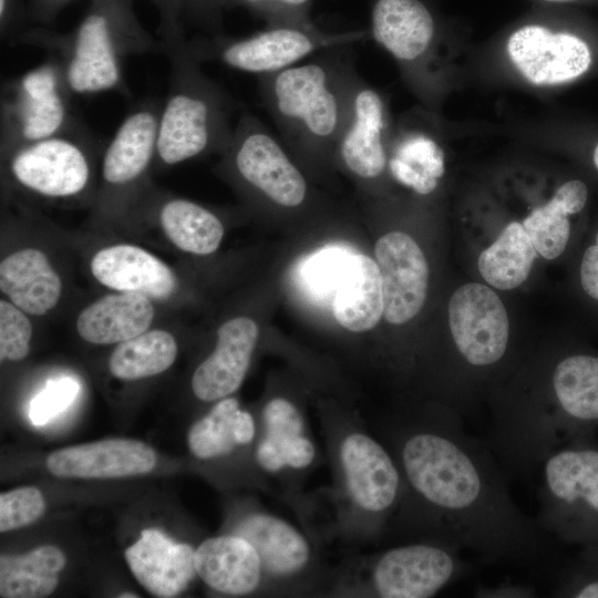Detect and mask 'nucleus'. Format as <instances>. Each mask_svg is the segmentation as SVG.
Returning <instances> with one entry per match:
<instances>
[{"mask_svg": "<svg viewBox=\"0 0 598 598\" xmlns=\"http://www.w3.org/2000/svg\"><path fill=\"white\" fill-rule=\"evenodd\" d=\"M589 195L586 181L570 178L558 186L546 204L534 209L523 220L540 256L551 260L566 250L573 230L571 217L586 209Z\"/></svg>", "mask_w": 598, "mask_h": 598, "instance_id": "obj_27", "label": "nucleus"}, {"mask_svg": "<svg viewBox=\"0 0 598 598\" xmlns=\"http://www.w3.org/2000/svg\"><path fill=\"white\" fill-rule=\"evenodd\" d=\"M522 223H509L477 260L480 274L494 288L509 290L522 285L537 257Z\"/></svg>", "mask_w": 598, "mask_h": 598, "instance_id": "obj_31", "label": "nucleus"}, {"mask_svg": "<svg viewBox=\"0 0 598 598\" xmlns=\"http://www.w3.org/2000/svg\"><path fill=\"white\" fill-rule=\"evenodd\" d=\"M332 311L346 329H372L383 316L382 281L377 261L353 252L332 298Z\"/></svg>", "mask_w": 598, "mask_h": 598, "instance_id": "obj_26", "label": "nucleus"}, {"mask_svg": "<svg viewBox=\"0 0 598 598\" xmlns=\"http://www.w3.org/2000/svg\"><path fill=\"white\" fill-rule=\"evenodd\" d=\"M254 435L251 415L239 409L236 399L227 398L192 426L188 446L196 457L212 458L229 453L236 445L249 443Z\"/></svg>", "mask_w": 598, "mask_h": 598, "instance_id": "obj_32", "label": "nucleus"}, {"mask_svg": "<svg viewBox=\"0 0 598 598\" xmlns=\"http://www.w3.org/2000/svg\"><path fill=\"white\" fill-rule=\"evenodd\" d=\"M350 45L328 49L285 70L258 76L262 103L287 148L305 159L334 158L359 75Z\"/></svg>", "mask_w": 598, "mask_h": 598, "instance_id": "obj_3", "label": "nucleus"}, {"mask_svg": "<svg viewBox=\"0 0 598 598\" xmlns=\"http://www.w3.org/2000/svg\"><path fill=\"white\" fill-rule=\"evenodd\" d=\"M236 535L254 546L261 566L271 574L290 575L308 561L306 539L292 526L274 516H249L238 526Z\"/></svg>", "mask_w": 598, "mask_h": 598, "instance_id": "obj_29", "label": "nucleus"}, {"mask_svg": "<svg viewBox=\"0 0 598 598\" xmlns=\"http://www.w3.org/2000/svg\"><path fill=\"white\" fill-rule=\"evenodd\" d=\"M458 548L437 540L384 553L373 569V584L384 598H426L458 580L471 568Z\"/></svg>", "mask_w": 598, "mask_h": 598, "instance_id": "obj_12", "label": "nucleus"}, {"mask_svg": "<svg viewBox=\"0 0 598 598\" xmlns=\"http://www.w3.org/2000/svg\"><path fill=\"white\" fill-rule=\"evenodd\" d=\"M280 140L243 112L223 153L245 185L272 205L295 209L307 200L308 183Z\"/></svg>", "mask_w": 598, "mask_h": 598, "instance_id": "obj_9", "label": "nucleus"}, {"mask_svg": "<svg viewBox=\"0 0 598 598\" xmlns=\"http://www.w3.org/2000/svg\"><path fill=\"white\" fill-rule=\"evenodd\" d=\"M65 566L64 554L55 546H41L20 555L0 557V596L40 598L58 586V574Z\"/></svg>", "mask_w": 598, "mask_h": 598, "instance_id": "obj_30", "label": "nucleus"}, {"mask_svg": "<svg viewBox=\"0 0 598 598\" xmlns=\"http://www.w3.org/2000/svg\"><path fill=\"white\" fill-rule=\"evenodd\" d=\"M554 594L558 597L598 598V548L585 547L580 561L560 571Z\"/></svg>", "mask_w": 598, "mask_h": 598, "instance_id": "obj_41", "label": "nucleus"}, {"mask_svg": "<svg viewBox=\"0 0 598 598\" xmlns=\"http://www.w3.org/2000/svg\"><path fill=\"white\" fill-rule=\"evenodd\" d=\"M72 0H30L28 18L37 25L49 27L53 24L61 11Z\"/></svg>", "mask_w": 598, "mask_h": 598, "instance_id": "obj_45", "label": "nucleus"}, {"mask_svg": "<svg viewBox=\"0 0 598 598\" xmlns=\"http://www.w3.org/2000/svg\"><path fill=\"white\" fill-rule=\"evenodd\" d=\"M547 381L544 395L502 400L494 412V440L522 468H535L553 450L587 437L598 424V354L565 355Z\"/></svg>", "mask_w": 598, "mask_h": 598, "instance_id": "obj_2", "label": "nucleus"}, {"mask_svg": "<svg viewBox=\"0 0 598 598\" xmlns=\"http://www.w3.org/2000/svg\"><path fill=\"white\" fill-rule=\"evenodd\" d=\"M25 16L22 0H0L1 37L12 35Z\"/></svg>", "mask_w": 598, "mask_h": 598, "instance_id": "obj_46", "label": "nucleus"}, {"mask_svg": "<svg viewBox=\"0 0 598 598\" xmlns=\"http://www.w3.org/2000/svg\"><path fill=\"white\" fill-rule=\"evenodd\" d=\"M0 289L22 311L42 316L58 303L62 283L42 251L25 248L1 261Z\"/></svg>", "mask_w": 598, "mask_h": 598, "instance_id": "obj_24", "label": "nucleus"}, {"mask_svg": "<svg viewBox=\"0 0 598 598\" xmlns=\"http://www.w3.org/2000/svg\"><path fill=\"white\" fill-rule=\"evenodd\" d=\"M183 12L185 19L207 29L220 23L221 10L216 0H183Z\"/></svg>", "mask_w": 598, "mask_h": 598, "instance_id": "obj_44", "label": "nucleus"}, {"mask_svg": "<svg viewBox=\"0 0 598 598\" xmlns=\"http://www.w3.org/2000/svg\"><path fill=\"white\" fill-rule=\"evenodd\" d=\"M354 251L341 246H328L308 257L299 278L306 292L320 302L331 301L341 276Z\"/></svg>", "mask_w": 598, "mask_h": 598, "instance_id": "obj_36", "label": "nucleus"}, {"mask_svg": "<svg viewBox=\"0 0 598 598\" xmlns=\"http://www.w3.org/2000/svg\"><path fill=\"white\" fill-rule=\"evenodd\" d=\"M437 22L423 0H374L370 34L396 61L415 68L433 48Z\"/></svg>", "mask_w": 598, "mask_h": 598, "instance_id": "obj_19", "label": "nucleus"}, {"mask_svg": "<svg viewBox=\"0 0 598 598\" xmlns=\"http://www.w3.org/2000/svg\"><path fill=\"white\" fill-rule=\"evenodd\" d=\"M162 103L147 100L123 118L102 158V179L109 188L137 183L156 158L157 125Z\"/></svg>", "mask_w": 598, "mask_h": 598, "instance_id": "obj_17", "label": "nucleus"}, {"mask_svg": "<svg viewBox=\"0 0 598 598\" xmlns=\"http://www.w3.org/2000/svg\"><path fill=\"white\" fill-rule=\"evenodd\" d=\"M93 136L81 126L21 145L4 157L11 178L21 187L49 198H71L91 181Z\"/></svg>", "mask_w": 598, "mask_h": 598, "instance_id": "obj_11", "label": "nucleus"}, {"mask_svg": "<svg viewBox=\"0 0 598 598\" xmlns=\"http://www.w3.org/2000/svg\"><path fill=\"white\" fill-rule=\"evenodd\" d=\"M121 598H131V597H137L136 595H131V594H126V595H120Z\"/></svg>", "mask_w": 598, "mask_h": 598, "instance_id": "obj_49", "label": "nucleus"}, {"mask_svg": "<svg viewBox=\"0 0 598 598\" xmlns=\"http://www.w3.org/2000/svg\"><path fill=\"white\" fill-rule=\"evenodd\" d=\"M480 597H534V591L529 587L518 585H505L499 586L497 589H480L477 591Z\"/></svg>", "mask_w": 598, "mask_h": 598, "instance_id": "obj_47", "label": "nucleus"}, {"mask_svg": "<svg viewBox=\"0 0 598 598\" xmlns=\"http://www.w3.org/2000/svg\"><path fill=\"white\" fill-rule=\"evenodd\" d=\"M537 470L539 527L556 540L598 548V446L587 437L570 441Z\"/></svg>", "mask_w": 598, "mask_h": 598, "instance_id": "obj_6", "label": "nucleus"}, {"mask_svg": "<svg viewBox=\"0 0 598 598\" xmlns=\"http://www.w3.org/2000/svg\"><path fill=\"white\" fill-rule=\"evenodd\" d=\"M391 138L383 96L358 75L334 158L362 182L379 179L388 168Z\"/></svg>", "mask_w": 598, "mask_h": 598, "instance_id": "obj_14", "label": "nucleus"}, {"mask_svg": "<svg viewBox=\"0 0 598 598\" xmlns=\"http://www.w3.org/2000/svg\"><path fill=\"white\" fill-rule=\"evenodd\" d=\"M79 390V382L71 377L54 378L48 381L30 403V421L35 426L49 423L72 404Z\"/></svg>", "mask_w": 598, "mask_h": 598, "instance_id": "obj_40", "label": "nucleus"}, {"mask_svg": "<svg viewBox=\"0 0 598 598\" xmlns=\"http://www.w3.org/2000/svg\"><path fill=\"white\" fill-rule=\"evenodd\" d=\"M258 327L247 317L225 322L217 331L213 353L192 378L194 394L202 401L224 399L243 383L258 339Z\"/></svg>", "mask_w": 598, "mask_h": 598, "instance_id": "obj_20", "label": "nucleus"}, {"mask_svg": "<svg viewBox=\"0 0 598 598\" xmlns=\"http://www.w3.org/2000/svg\"><path fill=\"white\" fill-rule=\"evenodd\" d=\"M42 493L33 486L19 487L0 495V532L27 526L44 512Z\"/></svg>", "mask_w": 598, "mask_h": 598, "instance_id": "obj_38", "label": "nucleus"}, {"mask_svg": "<svg viewBox=\"0 0 598 598\" xmlns=\"http://www.w3.org/2000/svg\"><path fill=\"white\" fill-rule=\"evenodd\" d=\"M23 312L13 303L0 301L1 360L19 361L29 353L32 324Z\"/></svg>", "mask_w": 598, "mask_h": 598, "instance_id": "obj_39", "label": "nucleus"}, {"mask_svg": "<svg viewBox=\"0 0 598 598\" xmlns=\"http://www.w3.org/2000/svg\"><path fill=\"white\" fill-rule=\"evenodd\" d=\"M507 53L519 73L535 85H560L587 75L596 64L595 39L585 27L525 22L511 32Z\"/></svg>", "mask_w": 598, "mask_h": 598, "instance_id": "obj_10", "label": "nucleus"}, {"mask_svg": "<svg viewBox=\"0 0 598 598\" xmlns=\"http://www.w3.org/2000/svg\"><path fill=\"white\" fill-rule=\"evenodd\" d=\"M391 140V176L419 195L433 193L445 172L444 152L436 138L421 128L403 126Z\"/></svg>", "mask_w": 598, "mask_h": 598, "instance_id": "obj_28", "label": "nucleus"}, {"mask_svg": "<svg viewBox=\"0 0 598 598\" xmlns=\"http://www.w3.org/2000/svg\"><path fill=\"white\" fill-rule=\"evenodd\" d=\"M154 318L151 299L141 293L107 295L84 308L78 317L81 338L94 344L121 343L147 330Z\"/></svg>", "mask_w": 598, "mask_h": 598, "instance_id": "obj_25", "label": "nucleus"}, {"mask_svg": "<svg viewBox=\"0 0 598 598\" xmlns=\"http://www.w3.org/2000/svg\"><path fill=\"white\" fill-rule=\"evenodd\" d=\"M194 561L197 575L223 594L251 592L260 580V558L254 546L238 535L206 539L195 550Z\"/></svg>", "mask_w": 598, "mask_h": 598, "instance_id": "obj_23", "label": "nucleus"}, {"mask_svg": "<svg viewBox=\"0 0 598 598\" xmlns=\"http://www.w3.org/2000/svg\"><path fill=\"white\" fill-rule=\"evenodd\" d=\"M383 293V317L402 324L417 315L424 305L429 285V265L411 236L391 231L374 249Z\"/></svg>", "mask_w": 598, "mask_h": 598, "instance_id": "obj_15", "label": "nucleus"}, {"mask_svg": "<svg viewBox=\"0 0 598 598\" xmlns=\"http://www.w3.org/2000/svg\"><path fill=\"white\" fill-rule=\"evenodd\" d=\"M71 96L62 65L53 55L3 83L0 121L2 154L83 126L72 113Z\"/></svg>", "mask_w": 598, "mask_h": 598, "instance_id": "obj_8", "label": "nucleus"}, {"mask_svg": "<svg viewBox=\"0 0 598 598\" xmlns=\"http://www.w3.org/2000/svg\"><path fill=\"white\" fill-rule=\"evenodd\" d=\"M185 42L162 45L171 76L158 116L155 159L167 166L223 152L234 130L228 95L203 72Z\"/></svg>", "mask_w": 598, "mask_h": 598, "instance_id": "obj_5", "label": "nucleus"}, {"mask_svg": "<svg viewBox=\"0 0 598 598\" xmlns=\"http://www.w3.org/2000/svg\"><path fill=\"white\" fill-rule=\"evenodd\" d=\"M368 37L364 30L330 32L310 25H267L247 37L186 39V48L200 63L216 61L230 69L262 76L292 66L321 51L351 45Z\"/></svg>", "mask_w": 598, "mask_h": 598, "instance_id": "obj_7", "label": "nucleus"}, {"mask_svg": "<svg viewBox=\"0 0 598 598\" xmlns=\"http://www.w3.org/2000/svg\"><path fill=\"white\" fill-rule=\"evenodd\" d=\"M266 429V436L257 448V461L262 468L270 472L285 465L303 468L312 462L315 447L302 435V427L271 425Z\"/></svg>", "mask_w": 598, "mask_h": 598, "instance_id": "obj_35", "label": "nucleus"}, {"mask_svg": "<svg viewBox=\"0 0 598 598\" xmlns=\"http://www.w3.org/2000/svg\"><path fill=\"white\" fill-rule=\"evenodd\" d=\"M155 451L130 439H109L51 453L48 470L59 477L111 478L140 475L156 465Z\"/></svg>", "mask_w": 598, "mask_h": 598, "instance_id": "obj_18", "label": "nucleus"}, {"mask_svg": "<svg viewBox=\"0 0 598 598\" xmlns=\"http://www.w3.org/2000/svg\"><path fill=\"white\" fill-rule=\"evenodd\" d=\"M578 283L582 295L598 305V227L594 233L592 240L581 252Z\"/></svg>", "mask_w": 598, "mask_h": 598, "instance_id": "obj_43", "label": "nucleus"}, {"mask_svg": "<svg viewBox=\"0 0 598 598\" xmlns=\"http://www.w3.org/2000/svg\"><path fill=\"white\" fill-rule=\"evenodd\" d=\"M448 322L456 351L467 367L488 369L506 355L508 316L501 298L485 285L470 282L454 291Z\"/></svg>", "mask_w": 598, "mask_h": 598, "instance_id": "obj_13", "label": "nucleus"}, {"mask_svg": "<svg viewBox=\"0 0 598 598\" xmlns=\"http://www.w3.org/2000/svg\"><path fill=\"white\" fill-rule=\"evenodd\" d=\"M158 215L164 233L179 249L208 255L219 247L224 236L223 223L199 204L171 198L162 204Z\"/></svg>", "mask_w": 598, "mask_h": 598, "instance_id": "obj_33", "label": "nucleus"}, {"mask_svg": "<svg viewBox=\"0 0 598 598\" xmlns=\"http://www.w3.org/2000/svg\"><path fill=\"white\" fill-rule=\"evenodd\" d=\"M91 271L102 285L120 292L165 300L176 290L171 268L151 252L133 245H114L97 251Z\"/></svg>", "mask_w": 598, "mask_h": 598, "instance_id": "obj_22", "label": "nucleus"}, {"mask_svg": "<svg viewBox=\"0 0 598 598\" xmlns=\"http://www.w3.org/2000/svg\"><path fill=\"white\" fill-rule=\"evenodd\" d=\"M218 8L241 7L264 19L267 25L313 24L310 11L313 0H216Z\"/></svg>", "mask_w": 598, "mask_h": 598, "instance_id": "obj_37", "label": "nucleus"}, {"mask_svg": "<svg viewBox=\"0 0 598 598\" xmlns=\"http://www.w3.org/2000/svg\"><path fill=\"white\" fill-rule=\"evenodd\" d=\"M177 344L164 330L145 331L117 344L110 357L111 373L122 380L159 374L175 361Z\"/></svg>", "mask_w": 598, "mask_h": 598, "instance_id": "obj_34", "label": "nucleus"}, {"mask_svg": "<svg viewBox=\"0 0 598 598\" xmlns=\"http://www.w3.org/2000/svg\"><path fill=\"white\" fill-rule=\"evenodd\" d=\"M553 4H570V3H586V2H596L598 0H539Z\"/></svg>", "mask_w": 598, "mask_h": 598, "instance_id": "obj_48", "label": "nucleus"}, {"mask_svg": "<svg viewBox=\"0 0 598 598\" xmlns=\"http://www.w3.org/2000/svg\"><path fill=\"white\" fill-rule=\"evenodd\" d=\"M127 565L152 595L169 598L186 589L195 577V549L175 543L157 529H145L125 550Z\"/></svg>", "mask_w": 598, "mask_h": 598, "instance_id": "obj_21", "label": "nucleus"}, {"mask_svg": "<svg viewBox=\"0 0 598 598\" xmlns=\"http://www.w3.org/2000/svg\"><path fill=\"white\" fill-rule=\"evenodd\" d=\"M341 461L348 489L358 506L381 514L395 504L402 476L381 444L364 434H350L342 443Z\"/></svg>", "mask_w": 598, "mask_h": 598, "instance_id": "obj_16", "label": "nucleus"}, {"mask_svg": "<svg viewBox=\"0 0 598 598\" xmlns=\"http://www.w3.org/2000/svg\"><path fill=\"white\" fill-rule=\"evenodd\" d=\"M12 40L51 52L62 65L72 95L127 94L125 58L163 52L161 41L137 19L132 0H90L72 31L61 33L37 25L19 31Z\"/></svg>", "mask_w": 598, "mask_h": 598, "instance_id": "obj_4", "label": "nucleus"}, {"mask_svg": "<svg viewBox=\"0 0 598 598\" xmlns=\"http://www.w3.org/2000/svg\"><path fill=\"white\" fill-rule=\"evenodd\" d=\"M159 14L158 34L162 45L177 44L186 38L183 31V0H150Z\"/></svg>", "mask_w": 598, "mask_h": 598, "instance_id": "obj_42", "label": "nucleus"}, {"mask_svg": "<svg viewBox=\"0 0 598 598\" xmlns=\"http://www.w3.org/2000/svg\"><path fill=\"white\" fill-rule=\"evenodd\" d=\"M415 425L399 441V462L431 539L492 565L549 564L556 539L515 504L486 441L470 435L453 411Z\"/></svg>", "mask_w": 598, "mask_h": 598, "instance_id": "obj_1", "label": "nucleus"}]
</instances>
